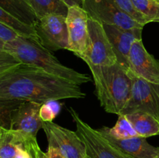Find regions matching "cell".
I'll use <instances>...</instances> for the list:
<instances>
[{
  "label": "cell",
  "mask_w": 159,
  "mask_h": 158,
  "mask_svg": "<svg viewBox=\"0 0 159 158\" xmlns=\"http://www.w3.org/2000/svg\"><path fill=\"white\" fill-rule=\"evenodd\" d=\"M124 12L128 14L129 15L132 17L134 20H136L139 23H141L143 26H145L146 24L149 23L148 20L141 13H140L134 6L133 5L131 0H113Z\"/></svg>",
  "instance_id": "24"
},
{
  "label": "cell",
  "mask_w": 159,
  "mask_h": 158,
  "mask_svg": "<svg viewBox=\"0 0 159 158\" xmlns=\"http://www.w3.org/2000/svg\"><path fill=\"white\" fill-rule=\"evenodd\" d=\"M128 63L129 71L137 77L159 85V61L148 52L142 40L133 43Z\"/></svg>",
  "instance_id": "11"
},
{
  "label": "cell",
  "mask_w": 159,
  "mask_h": 158,
  "mask_svg": "<svg viewBox=\"0 0 159 158\" xmlns=\"http://www.w3.org/2000/svg\"><path fill=\"white\" fill-rule=\"evenodd\" d=\"M5 44H6V42L0 39V50H4Z\"/></svg>",
  "instance_id": "31"
},
{
  "label": "cell",
  "mask_w": 159,
  "mask_h": 158,
  "mask_svg": "<svg viewBox=\"0 0 159 158\" xmlns=\"http://www.w3.org/2000/svg\"><path fill=\"white\" fill-rule=\"evenodd\" d=\"M4 50L22 64L40 68L72 83L81 85L91 80L88 74L62 64L50 50L31 39L19 36L15 40L6 42Z\"/></svg>",
  "instance_id": "3"
},
{
  "label": "cell",
  "mask_w": 159,
  "mask_h": 158,
  "mask_svg": "<svg viewBox=\"0 0 159 158\" xmlns=\"http://www.w3.org/2000/svg\"><path fill=\"white\" fill-rule=\"evenodd\" d=\"M23 135L10 129H0V158H14L21 147H25Z\"/></svg>",
  "instance_id": "16"
},
{
  "label": "cell",
  "mask_w": 159,
  "mask_h": 158,
  "mask_svg": "<svg viewBox=\"0 0 159 158\" xmlns=\"http://www.w3.org/2000/svg\"><path fill=\"white\" fill-rule=\"evenodd\" d=\"M37 19L50 14L66 16L69 6L63 0H27Z\"/></svg>",
  "instance_id": "18"
},
{
  "label": "cell",
  "mask_w": 159,
  "mask_h": 158,
  "mask_svg": "<svg viewBox=\"0 0 159 158\" xmlns=\"http://www.w3.org/2000/svg\"><path fill=\"white\" fill-rule=\"evenodd\" d=\"M80 85L20 64L0 77V99H15L43 104L49 101L84 99Z\"/></svg>",
  "instance_id": "1"
},
{
  "label": "cell",
  "mask_w": 159,
  "mask_h": 158,
  "mask_svg": "<svg viewBox=\"0 0 159 158\" xmlns=\"http://www.w3.org/2000/svg\"><path fill=\"white\" fill-rule=\"evenodd\" d=\"M82 7L90 18L103 25H113L124 29L144 26L124 12L113 0H82Z\"/></svg>",
  "instance_id": "8"
},
{
  "label": "cell",
  "mask_w": 159,
  "mask_h": 158,
  "mask_svg": "<svg viewBox=\"0 0 159 158\" xmlns=\"http://www.w3.org/2000/svg\"><path fill=\"white\" fill-rule=\"evenodd\" d=\"M19 34L9 26L0 23V39L3 41L8 42L15 40L19 37Z\"/></svg>",
  "instance_id": "27"
},
{
  "label": "cell",
  "mask_w": 159,
  "mask_h": 158,
  "mask_svg": "<svg viewBox=\"0 0 159 158\" xmlns=\"http://www.w3.org/2000/svg\"><path fill=\"white\" fill-rule=\"evenodd\" d=\"M158 1H159V0H158Z\"/></svg>",
  "instance_id": "33"
},
{
  "label": "cell",
  "mask_w": 159,
  "mask_h": 158,
  "mask_svg": "<svg viewBox=\"0 0 159 158\" xmlns=\"http://www.w3.org/2000/svg\"><path fill=\"white\" fill-rule=\"evenodd\" d=\"M25 101L0 99V129H10L12 116L16 110Z\"/></svg>",
  "instance_id": "21"
},
{
  "label": "cell",
  "mask_w": 159,
  "mask_h": 158,
  "mask_svg": "<svg viewBox=\"0 0 159 158\" xmlns=\"http://www.w3.org/2000/svg\"><path fill=\"white\" fill-rule=\"evenodd\" d=\"M113 46L117 63L129 71V53L134 41L142 40L143 28L124 29L113 25H103Z\"/></svg>",
  "instance_id": "13"
},
{
  "label": "cell",
  "mask_w": 159,
  "mask_h": 158,
  "mask_svg": "<svg viewBox=\"0 0 159 158\" xmlns=\"http://www.w3.org/2000/svg\"><path fill=\"white\" fill-rule=\"evenodd\" d=\"M137 10L142 14L149 23H159L158 0H131Z\"/></svg>",
  "instance_id": "22"
},
{
  "label": "cell",
  "mask_w": 159,
  "mask_h": 158,
  "mask_svg": "<svg viewBox=\"0 0 159 158\" xmlns=\"http://www.w3.org/2000/svg\"><path fill=\"white\" fill-rule=\"evenodd\" d=\"M93 74L95 93L107 112L121 114L130 98L132 78L128 70L118 63L110 66L87 64Z\"/></svg>",
  "instance_id": "2"
},
{
  "label": "cell",
  "mask_w": 159,
  "mask_h": 158,
  "mask_svg": "<svg viewBox=\"0 0 159 158\" xmlns=\"http://www.w3.org/2000/svg\"><path fill=\"white\" fill-rule=\"evenodd\" d=\"M68 112L76 125V132L86 147L89 158H134L110 143L99 130L92 128L73 108Z\"/></svg>",
  "instance_id": "5"
},
{
  "label": "cell",
  "mask_w": 159,
  "mask_h": 158,
  "mask_svg": "<svg viewBox=\"0 0 159 158\" xmlns=\"http://www.w3.org/2000/svg\"><path fill=\"white\" fill-rule=\"evenodd\" d=\"M41 105L34 102H23L14 112L10 129L23 135L26 142L37 139V133L42 129L43 121L40 116Z\"/></svg>",
  "instance_id": "12"
},
{
  "label": "cell",
  "mask_w": 159,
  "mask_h": 158,
  "mask_svg": "<svg viewBox=\"0 0 159 158\" xmlns=\"http://www.w3.org/2000/svg\"><path fill=\"white\" fill-rule=\"evenodd\" d=\"M47 156L48 158H65L57 149L52 147H48Z\"/></svg>",
  "instance_id": "28"
},
{
  "label": "cell",
  "mask_w": 159,
  "mask_h": 158,
  "mask_svg": "<svg viewBox=\"0 0 159 158\" xmlns=\"http://www.w3.org/2000/svg\"><path fill=\"white\" fill-rule=\"evenodd\" d=\"M132 88L130 98L120 115L143 112L159 122V85L152 83L130 72Z\"/></svg>",
  "instance_id": "6"
},
{
  "label": "cell",
  "mask_w": 159,
  "mask_h": 158,
  "mask_svg": "<svg viewBox=\"0 0 159 158\" xmlns=\"http://www.w3.org/2000/svg\"><path fill=\"white\" fill-rule=\"evenodd\" d=\"M77 57L86 64L96 66H110L117 63L113 46L102 23L89 17L86 47L84 52Z\"/></svg>",
  "instance_id": "4"
},
{
  "label": "cell",
  "mask_w": 159,
  "mask_h": 158,
  "mask_svg": "<svg viewBox=\"0 0 159 158\" xmlns=\"http://www.w3.org/2000/svg\"><path fill=\"white\" fill-rule=\"evenodd\" d=\"M25 147L32 153L34 158H48L47 153L42 151L41 149L39 147L37 139L26 142L25 144Z\"/></svg>",
  "instance_id": "26"
},
{
  "label": "cell",
  "mask_w": 159,
  "mask_h": 158,
  "mask_svg": "<svg viewBox=\"0 0 159 158\" xmlns=\"http://www.w3.org/2000/svg\"><path fill=\"white\" fill-rule=\"evenodd\" d=\"M22 64L10 53L5 50H0V77L7 71Z\"/></svg>",
  "instance_id": "25"
},
{
  "label": "cell",
  "mask_w": 159,
  "mask_h": 158,
  "mask_svg": "<svg viewBox=\"0 0 159 158\" xmlns=\"http://www.w3.org/2000/svg\"><path fill=\"white\" fill-rule=\"evenodd\" d=\"M34 29L39 43L50 51L67 50L68 46V31L66 16L50 14L37 20Z\"/></svg>",
  "instance_id": "7"
},
{
  "label": "cell",
  "mask_w": 159,
  "mask_h": 158,
  "mask_svg": "<svg viewBox=\"0 0 159 158\" xmlns=\"http://www.w3.org/2000/svg\"><path fill=\"white\" fill-rule=\"evenodd\" d=\"M89 15L82 6H70L66 15L68 31L67 50L79 56L85 50L89 36Z\"/></svg>",
  "instance_id": "10"
},
{
  "label": "cell",
  "mask_w": 159,
  "mask_h": 158,
  "mask_svg": "<svg viewBox=\"0 0 159 158\" xmlns=\"http://www.w3.org/2000/svg\"><path fill=\"white\" fill-rule=\"evenodd\" d=\"M157 158H159V154H158V156H157Z\"/></svg>",
  "instance_id": "32"
},
{
  "label": "cell",
  "mask_w": 159,
  "mask_h": 158,
  "mask_svg": "<svg viewBox=\"0 0 159 158\" xmlns=\"http://www.w3.org/2000/svg\"><path fill=\"white\" fill-rule=\"evenodd\" d=\"M68 6H82V0H63Z\"/></svg>",
  "instance_id": "30"
},
{
  "label": "cell",
  "mask_w": 159,
  "mask_h": 158,
  "mask_svg": "<svg viewBox=\"0 0 159 158\" xmlns=\"http://www.w3.org/2000/svg\"><path fill=\"white\" fill-rule=\"evenodd\" d=\"M0 23L10 27L20 36L31 39L39 43L38 37H37L34 26L23 23L2 7H0Z\"/></svg>",
  "instance_id": "19"
},
{
  "label": "cell",
  "mask_w": 159,
  "mask_h": 158,
  "mask_svg": "<svg viewBox=\"0 0 159 158\" xmlns=\"http://www.w3.org/2000/svg\"><path fill=\"white\" fill-rule=\"evenodd\" d=\"M61 104L57 101H49L42 104L40 116L43 122H53L61 111Z\"/></svg>",
  "instance_id": "23"
},
{
  "label": "cell",
  "mask_w": 159,
  "mask_h": 158,
  "mask_svg": "<svg viewBox=\"0 0 159 158\" xmlns=\"http://www.w3.org/2000/svg\"><path fill=\"white\" fill-rule=\"evenodd\" d=\"M125 116L139 136L148 138L159 135V122L151 115L143 112H135Z\"/></svg>",
  "instance_id": "15"
},
{
  "label": "cell",
  "mask_w": 159,
  "mask_h": 158,
  "mask_svg": "<svg viewBox=\"0 0 159 158\" xmlns=\"http://www.w3.org/2000/svg\"><path fill=\"white\" fill-rule=\"evenodd\" d=\"M14 158H34V156L30 151H29L26 147H23L20 149L18 153Z\"/></svg>",
  "instance_id": "29"
},
{
  "label": "cell",
  "mask_w": 159,
  "mask_h": 158,
  "mask_svg": "<svg viewBox=\"0 0 159 158\" xmlns=\"http://www.w3.org/2000/svg\"><path fill=\"white\" fill-rule=\"evenodd\" d=\"M48 147L57 149L65 158H89L86 147L77 132L71 131L53 122H43Z\"/></svg>",
  "instance_id": "9"
},
{
  "label": "cell",
  "mask_w": 159,
  "mask_h": 158,
  "mask_svg": "<svg viewBox=\"0 0 159 158\" xmlns=\"http://www.w3.org/2000/svg\"><path fill=\"white\" fill-rule=\"evenodd\" d=\"M99 130L117 139H129L139 136L125 115H119L116 124L112 128L103 126Z\"/></svg>",
  "instance_id": "20"
},
{
  "label": "cell",
  "mask_w": 159,
  "mask_h": 158,
  "mask_svg": "<svg viewBox=\"0 0 159 158\" xmlns=\"http://www.w3.org/2000/svg\"><path fill=\"white\" fill-rule=\"evenodd\" d=\"M0 7L26 24L34 26L38 20L27 0H0Z\"/></svg>",
  "instance_id": "17"
},
{
  "label": "cell",
  "mask_w": 159,
  "mask_h": 158,
  "mask_svg": "<svg viewBox=\"0 0 159 158\" xmlns=\"http://www.w3.org/2000/svg\"><path fill=\"white\" fill-rule=\"evenodd\" d=\"M110 143L120 149L122 151L134 158H157L159 154V147L148 143L146 138L141 136L117 139L99 130Z\"/></svg>",
  "instance_id": "14"
}]
</instances>
